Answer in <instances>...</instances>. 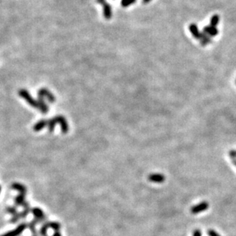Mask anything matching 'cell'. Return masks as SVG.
<instances>
[{
  "instance_id": "20",
  "label": "cell",
  "mask_w": 236,
  "mask_h": 236,
  "mask_svg": "<svg viewBox=\"0 0 236 236\" xmlns=\"http://www.w3.org/2000/svg\"><path fill=\"white\" fill-rule=\"evenodd\" d=\"M229 156H230V157L232 160H233V159H236V151L232 150V151H229Z\"/></svg>"
},
{
  "instance_id": "9",
  "label": "cell",
  "mask_w": 236,
  "mask_h": 236,
  "mask_svg": "<svg viewBox=\"0 0 236 236\" xmlns=\"http://www.w3.org/2000/svg\"><path fill=\"white\" fill-rule=\"evenodd\" d=\"M208 208H209V203L207 202H202V203L196 205V206H193L190 209V211L193 214H197L200 212L206 210V209H208Z\"/></svg>"
},
{
  "instance_id": "10",
  "label": "cell",
  "mask_w": 236,
  "mask_h": 236,
  "mask_svg": "<svg viewBox=\"0 0 236 236\" xmlns=\"http://www.w3.org/2000/svg\"><path fill=\"white\" fill-rule=\"evenodd\" d=\"M148 180L154 183H161L165 180V177L161 174H151L148 176Z\"/></svg>"
},
{
  "instance_id": "6",
  "label": "cell",
  "mask_w": 236,
  "mask_h": 236,
  "mask_svg": "<svg viewBox=\"0 0 236 236\" xmlns=\"http://www.w3.org/2000/svg\"><path fill=\"white\" fill-rule=\"evenodd\" d=\"M54 118L57 120V122L61 125V131H62L63 134H67L69 131V125H68L66 118L63 115H57Z\"/></svg>"
},
{
  "instance_id": "13",
  "label": "cell",
  "mask_w": 236,
  "mask_h": 236,
  "mask_svg": "<svg viewBox=\"0 0 236 236\" xmlns=\"http://www.w3.org/2000/svg\"><path fill=\"white\" fill-rule=\"evenodd\" d=\"M47 123H48V121H47V120H45V119L40 120V121L37 122L36 124L34 125L33 130L35 131H41V130H42L43 128H45V127L47 126Z\"/></svg>"
},
{
  "instance_id": "24",
  "label": "cell",
  "mask_w": 236,
  "mask_h": 236,
  "mask_svg": "<svg viewBox=\"0 0 236 236\" xmlns=\"http://www.w3.org/2000/svg\"><path fill=\"white\" fill-rule=\"evenodd\" d=\"M150 1H151V0H143V2H144V3H148V2H149Z\"/></svg>"
},
{
  "instance_id": "15",
  "label": "cell",
  "mask_w": 236,
  "mask_h": 236,
  "mask_svg": "<svg viewBox=\"0 0 236 236\" xmlns=\"http://www.w3.org/2000/svg\"><path fill=\"white\" fill-rule=\"evenodd\" d=\"M204 32H207L209 35H210L211 36H215L216 35L218 34V31L217 29L215 28V26L211 25V26H208V27H206L204 28Z\"/></svg>"
},
{
  "instance_id": "2",
  "label": "cell",
  "mask_w": 236,
  "mask_h": 236,
  "mask_svg": "<svg viewBox=\"0 0 236 236\" xmlns=\"http://www.w3.org/2000/svg\"><path fill=\"white\" fill-rule=\"evenodd\" d=\"M19 94L22 98H23L24 100H25L26 102L29 104V105H32V107H34V108L35 109L39 108V105H38V102H37V100H34L33 97L31 96V94L29 93L26 89H20V90L19 91Z\"/></svg>"
},
{
  "instance_id": "5",
  "label": "cell",
  "mask_w": 236,
  "mask_h": 236,
  "mask_svg": "<svg viewBox=\"0 0 236 236\" xmlns=\"http://www.w3.org/2000/svg\"><path fill=\"white\" fill-rule=\"evenodd\" d=\"M27 227H28L27 224L22 223L19 225L18 227H16L14 230L9 231V232H8L7 233H5L0 236H19L26 229H27Z\"/></svg>"
},
{
  "instance_id": "14",
  "label": "cell",
  "mask_w": 236,
  "mask_h": 236,
  "mask_svg": "<svg viewBox=\"0 0 236 236\" xmlns=\"http://www.w3.org/2000/svg\"><path fill=\"white\" fill-rule=\"evenodd\" d=\"M57 124H58V122H57V120L55 119L54 117L53 118H51V119L48 120V123H47V127H48V131H49L50 132H53L55 128V125Z\"/></svg>"
},
{
  "instance_id": "18",
  "label": "cell",
  "mask_w": 236,
  "mask_h": 236,
  "mask_svg": "<svg viewBox=\"0 0 236 236\" xmlns=\"http://www.w3.org/2000/svg\"><path fill=\"white\" fill-rule=\"evenodd\" d=\"M219 18L218 17L217 15L213 16L212 19L211 20V25L216 26V25H217L218 22H219Z\"/></svg>"
},
{
  "instance_id": "16",
  "label": "cell",
  "mask_w": 236,
  "mask_h": 236,
  "mask_svg": "<svg viewBox=\"0 0 236 236\" xmlns=\"http://www.w3.org/2000/svg\"><path fill=\"white\" fill-rule=\"evenodd\" d=\"M6 211L9 214L12 215V216H15V215H17L18 213H19V212H18L15 206H8V207L6 208Z\"/></svg>"
},
{
  "instance_id": "21",
  "label": "cell",
  "mask_w": 236,
  "mask_h": 236,
  "mask_svg": "<svg viewBox=\"0 0 236 236\" xmlns=\"http://www.w3.org/2000/svg\"><path fill=\"white\" fill-rule=\"evenodd\" d=\"M193 236H202V232L200 229H195L193 232Z\"/></svg>"
},
{
  "instance_id": "19",
  "label": "cell",
  "mask_w": 236,
  "mask_h": 236,
  "mask_svg": "<svg viewBox=\"0 0 236 236\" xmlns=\"http://www.w3.org/2000/svg\"><path fill=\"white\" fill-rule=\"evenodd\" d=\"M208 235H209V236H221V235H219V234H218L217 232H216V231L212 230V229L208 231Z\"/></svg>"
},
{
  "instance_id": "11",
  "label": "cell",
  "mask_w": 236,
  "mask_h": 236,
  "mask_svg": "<svg viewBox=\"0 0 236 236\" xmlns=\"http://www.w3.org/2000/svg\"><path fill=\"white\" fill-rule=\"evenodd\" d=\"M37 102H38V105H39L38 109L40 110L42 113H47V112L49 111V107H48V105L45 103V100H44L43 98H41V97H38V99H37Z\"/></svg>"
},
{
  "instance_id": "8",
  "label": "cell",
  "mask_w": 236,
  "mask_h": 236,
  "mask_svg": "<svg viewBox=\"0 0 236 236\" xmlns=\"http://www.w3.org/2000/svg\"><path fill=\"white\" fill-rule=\"evenodd\" d=\"M32 213L34 216V219H37L39 222H43L46 219V216H45V213H44L43 210L41 209L38 207H34L33 209H32Z\"/></svg>"
},
{
  "instance_id": "7",
  "label": "cell",
  "mask_w": 236,
  "mask_h": 236,
  "mask_svg": "<svg viewBox=\"0 0 236 236\" xmlns=\"http://www.w3.org/2000/svg\"><path fill=\"white\" fill-rule=\"evenodd\" d=\"M37 95H38V97H41L43 99L46 98L51 103H53V102H54L56 101V98H55L54 96L49 90H48L46 89H41L38 91V92H37Z\"/></svg>"
},
{
  "instance_id": "4",
  "label": "cell",
  "mask_w": 236,
  "mask_h": 236,
  "mask_svg": "<svg viewBox=\"0 0 236 236\" xmlns=\"http://www.w3.org/2000/svg\"><path fill=\"white\" fill-rule=\"evenodd\" d=\"M97 2L100 3L102 6L103 8V15L105 18V19H110L112 18V8L109 3H107L105 0H97Z\"/></svg>"
},
{
  "instance_id": "17",
  "label": "cell",
  "mask_w": 236,
  "mask_h": 236,
  "mask_svg": "<svg viewBox=\"0 0 236 236\" xmlns=\"http://www.w3.org/2000/svg\"><path fill=\"white\" fill-rule=\"evenodd\" d=\"M136 2V0H122L121 5L123 7H128L130 5L133 4Z\"/></svg>"
},
{
  "instance_id": "3",
  "label": "cell",
  "mask_w": 236,
  "mask_h": 236,
  "mask_svg": "<svg viewBox=\"0 0 236 236\" xmlns=\"http://www.w3.org/2000/svg\"><path fill=\"white\" fill-rule=\"evenodd\" d=\"M25 193H19L15 198V206H22L23 209H31L29 203L25 200Z\"/></svg>"
},
{
  "instance_id": "1",
  "label": "cell",
  "mask_w": 236,
  "mask_h": 236,
  "mask_svg": "<svg viewBox=\"0 0 236 236\" xmlns=\"http://www.w3.org/2000/svg\"><path fill=\"white\" fill-rule=\"evenodd\" d=\"M61 225L58 222H48L47 223L44 224L41 227L40 229V235L41 236H47V232H48V229H52L53 230L56 232H59L60 229H61Z\"/></svg>"
},
{
  "instance_id": "22",
  "label": "cell",
  "mask_w": 236,
  "mask_h": 236,
  "mask_svg": "<svg viewBox=\"0 0 236 236\" xmlns=\"http://www.w3.org/2000/svg\"><path fill=\"white\" fill-rule=\"evenodd\" d=\"M52 236H61V234L60 232H56Z\"/></svg>"
},
{
  "instance_id": "12",
  "label": "cell",
  "mask_w": 236,
  "mask_h": 236,
  "mask_svg": "<svg viewBox=\"0 0 236 236\" xmlns=\"http://www.w3.org/2000/svg\"><path fill=\"white\" fill-rule=\"evenodd\" d=\"M12 187L15 190H17L18 192H19V193H25V194L27 193V188L22 183H13L12 184Z\"/></svg>"
},
{
  "instance_id": "25",
  "label": "cell",
  "mask_w": 236,
  "mask_h": 236,
  "mask_svg": "<svg viewBox=\"0 0 236 236\" xmlns=\"http://www.w3.org/2000/svg\"><path fill=\"white\" fill-rule=\"evenodd\" d=\"M1 190H2V188H1V186H0V193H1Z\"/></svg>"
},
{
  "instance_id": "23",
  "label": "cell",
  "mask_w": 236,
  "mask_h": 236,
  "mask_svg": "<svg viewBox=\"0 0 236 236\" xmlns=\"http://www.w3.org/2000/svg\"><path fill=\"white\" fill-rule=\"evenodd\" d=\"M232 163H233L234 165L236 167V159H233V160H232Z\"/></svg>"
}]
</instances>
